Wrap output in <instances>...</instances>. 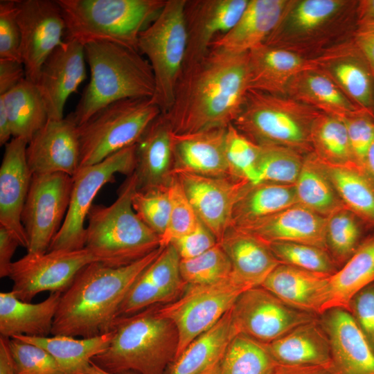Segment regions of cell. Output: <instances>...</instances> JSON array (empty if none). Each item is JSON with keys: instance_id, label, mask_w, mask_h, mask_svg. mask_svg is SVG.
<instances>
[{"instance_id": "cell-1", "label": "cell", "mask_w": 374, "mask_h": 374, "mask_svg": "<svg viewBox=\"0 0 374 374\" xmlns=\"http://www.w3.org/2000/svg\"><path fill=\"white\" fill-rule=\"evenodd\" d=\"M249 89L247 53L211 47L184 69L173 103L161 114L175 134L226 127L238 117Z\"/></svg>"}, {"instance_id": "cell-2", "label": "cell", "mask_w": 374, "mask_h": 374, "mask_svg": "<svg viewBox=\"0 0 374 374\" xmlns=\"http://www.w3.org/2000/svg\"><path fill=\"white\" fill-rule=\"evenodd\" d=\"M163 248L124 267L93 262L83 267L61 294L51 335L91 338L112 331L130 287Z\"/></svg>"}, {"instance_id": "cell-3", "label": "cell", "mask_w": 374, "mask_h": 374, "mask_svg": "<svg viewBox=\"0 0 374 374\" xmlns=\"http://www.w3.org/2000/svg\"><path fill=\"white\" fill-rule=\"evenodd\" d=\"M90 80L71 113L78 126L114 102L153 98L155 80L152 66L137 50L107 42L84 45Z\"/></svg>"}, {"instance_id": "cell-4", "label": "cell", "mask_w": 374, "mask_h": 374, "mask_svg": "<svg viewBox=\"0 0 374 374\" xmlns=\"http://www.w3.org/2000/svg\"><path fill=\"white\" fill-rule=\"evenodd\" d=\"M157 305L117 317L109 346L91 362L112 374H166L175 359L179 335L175 324L157 313Z\"/></svg>"}, {"instance_id": "cell-5", "label": "cell", "mask_w": 374, "mask_h": 374, "mask_svg": "<svg viewBox=\"0 0 374 374\" xmlns=\"http://www.w3.org/2000/svg\"><path fill=\"white\" fill-rule=\"evenodd\" d=\"M137 189L132 173L109 206L93 204L87 215L84 248L96 262L111 267L129 265L161 247V238L139 218L132 204Z\"/></svg>"}, {"instance_id": "cell-6", "label": "cell", "mask_w": 374, "mask_h": 374, "mask_svg": "<svg viewBox=\"0 0 374 374\" xmlns=\"http://www.w3.org/2000/svg\"><path fill=\"white\" fill-rule=\"evenodd\" d=\"M357 3L356 0H289L264 44L317 58L352 39Z\"/></svg>"}, {"instance_id": "cell-7", "label": "cell", "mask_w": 374, "mask_h": 374, "mask_svg": "<svg viewBox=\"0 0 374 374\" xmlns=\"http://www.w3.org/2000/svg\"><path fill=\"white\" fill-rule=\"evenodd\" d=\"M167 0H57L65 21L64 40L83 46L107 42L138 50L140 33Z\"/></svg>"}, {"instance_id": "cell-8", "label": "cell", "mask_w": 374, "mask_h": 374, "mask_svg": "<svg viewBox=\"0 0 374 374\" xmlns=\"http://www.w3.org/2000/svg\"><path fill=\"white\" fill-rule=\"evenodd\" d=\"M320 113L287 95L249 89L232 124L259 145L283 146L305 156L313 152L311 128Z\"/></svg>"}, {"instance_id": "cell-9", "label": "cell", "mask_w": 374, "mask_h": 374, "mask_svg": "<svg viewBox=\"0 0 374 374\" xmlns=\"http://www.w3.org/2000/svg\"><path fill=\"white\" fill-rule=\"evenodd\" d=\"M161 113L152 98L122 100L98 111L78 126L80 168L98 163L135 145Z\"/></svg>"}, {"instance_id": "cell-10", "label": "cell", "mask_w": 374, "mask_h": 374, "mask_svg": "<svg viewBox=\"0 0 374 374\" xmlns=\"http://www.w3.org/2000/svg\"><path fill=\"white\" fill-rule=\"evenodd\" d=\"M186 0H167L155 19L139 34L138 50L150 64L155 80L152 98L165 113L172 106L187 50Z\"/></svg>"}, {"instance_id": "cell-11", "label": "cell", "mask_w": 374, "mask_h": 374, "mask_svg": "<svg viewBox=\"0 0 374 374\" xmlns=\"http://www.w3.org/2000/svg\"><path fill=\"white\" fill-rule=\"evenodd\" d=\"M186 287L179 299L157 307V313L177 328L179 344L175 359L192 341L215 325L232 308L239 296L249 289L233 276L215 283L187 285Z\"/></svg>"}, {"instance_id": "cell-12", "label": "cell", "mask_w": 374, "mask_h": 374, "mask_svg": "<svg viewBox=\"0 0 374 374\" xmlns=\"http://www.w3.org/2000/svg\"><path fill=\"white\" fill-rule=\"evenodd\" d=\"M136 166V144L109 156L103 161L81 167L73 177L69 208L62 225L48 251L84 248V221L98 191L115 181V175H132Z\"/></svg>"}, {"instance_id": "cell-13", "label": "cell", "mask_w": 374, "mask_h": 374, "mask_svg": "<svg viewBox=\"0 0 374 374\" xmlns=\"http://www.w3.org/2000/svg\"><path fill=\"white\" fill-rule=\"evenodd\" d=\"M72 186L73 177L64 173L33 175L21 215L28 253L48 251L66 215Z\"/></svg>"}, {"instance_id": "cell-14", "label": "cell", "mask_w": 374, "mask_h": 374, "mask_svg": "<svg viewBox=\"0 0 374 374\" xmlns=\"http://www.w3.org/2000/svg\"><path fill=\"white\" fill-rule=\"evenodd\" d=\"M93 262L95 259L85 248L27 253L11 265L8 276L13 283L11 291L26 302L45 291L62 293L78 273Z\"/></svg>"}, {"instance_id": "cell-15", "label": "cell", "mask_w": 374, "mask_h": 374, "mask_svg": "<svg viewBox=\"0 0 374 374\" xmlns=\"http://www.w3.org/2000/svg\"><path fill=\"white\" fill-rule=\"evenodd\" d=\"M231 316L237 334L265 344L317 319V315L287 305L261 286L242 292L232 307Z\"/></svg>"}, {"instance_id": "cell-16", "label": "cell", "mask_w": 374, "mask_h": 374, "mask_svg": "<svg viewBox=\"0 0 374 374\" xmlns=\"http://www.w3.org/2000/svg\"><path fill=\"white\" fill-rule=\"evenodd\" d=\"M21 58L26 79L36 83L48 57L64 39L65 21L57 0H17Z\"/></svg>"}, {"instance_id": "cell-17", "label": "cell", "mask_w": 374, "mask_h": 374, "mask_svg": "<svg viewBox=\"0 0 374 374\" xmlns=\"http://www.w3.org/2000/svg\"><path fill=\"white\" fill-rule=\"evenodd\" d=\"M26 159L33 175L74 176L80 168V145L71 113L60 120L48 119L28 142Z\"/></svg>"}, {"instance_id": "cell-18", "label": "cell", "mask_w": 374, "mask_h": 374, "mask_svg": "<svg viewBox=\"0 0 374 374\" xmlns=\"http://www.w3.org/2000/svg\"><path fill=\"white\" fill-rule=\"evenodd\" d=\"M174 175L180 181L199 220L219 242L231 226L235 204L250 182L184 172Z\"/></svg>"}, {"instance_id": "cell-19", "label": "cell", "mask_w": 374, "mask_h": 374, "mask_svg": "<svg viewBox=\"0 0 374 374\" xmlns=\"http://www.w3.org/2000/svg\"><path fill=\"white\" fill-rule=\"evenodd\" d=\"M84 46L64 40L44 62L35 84L48 119L64 118L67 99L86 78Z\"/></svg>"}, {"instance_id": "cell-20", "label": "cell", "mask_w": 374, "mask_h": 374, "mask_svg": "<svg viewBox=\"0 0 374 374\" xmlns=\"http://www.w3.org/2000/svg\"><path fill=\"white\" fill-rule=\"evenodd\" d=\"M248 3L249 0H186L187 50L184 69L203 57L211 44L235 26Z\"/></svg>"}, {"instance_id": "cell-21", "label": "cell", "mask_w": 374, "mask_h": 374, "mask_svg": "<svg viewBox=\"0 0 374 374\" xmlns=\"http://www.w3.org/2000/svg\"><path fill=\"white\" fill-rule=\"evenodd\" d=\"M28 142L12 138L6 145L0 168V226L28 249V239L21 215L33 175L28 166Z\"/></svg>"}, {"instance_id": "cell-22", "label": "cell", "mask_w": 374, "mask_h": 374, "mask_svg": "<svg viewBox=\"0 0 374 374\" xmlns=\"http://www.w3.org/2000/svg\"><path fill=\"white\" fill-rule=\"evenodd\" d=\"M320 323L330 346L334 374H374V350L352 314L332 308Z\"/></svg>"}, {"instance_id": "cell-23", "label": "cell", "mask_w": 374, "mask_h": 374, "mask_svg": "<svg viewBox=\"0 0 374 374\" xmlns=\"http://www.w3.org/2000/svg\"><path fill=\"white\" fill-rule=\"evenodd\" d=\"M326 222L327 217L297 204L273 215L232 227L251 235L265 244L301 243L328 251Z\"/></svg>"}, {"instance_id": "cell-24", "label": "cell", "mask_w": 374, "mask_h": 374, "mask_svg": "<svg viewBox=\"0 0 374 374\" xmlns=\"http://www.w3.org/2000/svg\"><path fill=\"white\" fill-rule=\"evenodd\" d=\"M313 60L357 107L374 111V75L352 39Z\"/></svg>"}, {"instance_id": "cell-25", "label": "cell", "mask_w": 374, "mask_h": 374, "mask_svg": "<svg viewBox=\"0 0 374 374\" xmlns=\"http://www.w3.org/2000/svg\"><path fill=\"white\" fill-rule=\"evenodd\" d=\"M227 127L191 134H174L172 175L184 172L232 178L226 156Z\"/></svg>"}, {"instance_id": "cell-26", "label": "cell", "mask_w": 374, "mask_h": 374, "mask_svg": "<svg viewBox=\"0 0 374 374\" xmlns=\"http://www.w3.org/2000/svg\"><path fill=\"white\" fill-rule=\"evenodd\" d=\"M173 134L161 114L136 143L137 190L168 186L173 176Z\"/></svg>"}, {"instance_id": "cell-27", "label": "cell", "mask_w": 374, "mask_h": 374, "mask_svg": "<svg viewBox=\"0 0 374 374\" xmlns=\"http://www.w3.org/2000/svg\"><path fill=\"white\" fill-rule=\"evenodd\" d=\"M330 276L280 264L261 287L295 309L321 316Z\"/></svg>"}, {"instance_id": "cell-28", "label": "cell", "mask_w": 374, "mask_h": 374, "mask_svg": "<svg viewBox=\"0 0 374 374\" xmlns=\"http://www.w3.org/2000/svg\"><path fill=\"white\" fill-rule=\"evenodd\" d=\"M247 55L249 89L271 94L286 95L294 76L315 68L313 59L264 43L250 50Z\"/></svg>"}, {"instance_id": "cell-29", "label": "cell", "mask_w": 374, "mask_h": 374, "mask_svg": "<svg viewBox=\"0 0 374 374\" xmlns=\"http://www.w3.org/2000/svg\"><path fill=\"white\" fill-rule=\"evenodd\" d=\"M289 0H249L235 26L211 47L229 53H248L265 42L280 20ZM210 47V48H211Z\"/></svg>"}, {"instance_id": "cell-30", "label": "cell", "mask_w": 374, "mask_h": 374, "mask_svg": "<svg viewBox=\"0 0 374 374\" xmlns=\"http://www.w3.org/2000/svg\"><path fill=\"white\" fill-rule=\"evenodd\" d=\"M267 346L280 365L319 366L333 371L330 341L317 319L297 326Z\"/></svg>"}, {"instance_id": "cell-31", "label": "cell", "mask_w": 374, "mask_h": 374, "mask_svg": "<svg viewBox=\"0 0 374 374\" xmlns=\"http://www.w3.org/2000/svg\"><path fill=\"white\" fill-rule=\"evenodd\" d=\"M218 243L230 260L233 277L249 288L261 286L281 264L266 244L235 227L231 226Z\"/></svg>"}, {"instance_id": "cell-32", "label": "cell", "mask_w": 374, "mask_h": 374, "mask_svg": "<svg viewBox=\"0 0 374 374\" xmlns=\"http://www.w3.org/2000/svg\"><path fill=\"white\" fill-rule=\"evenodd\" d=\"M61 292H51L43 301L31 303L19 299L10 291L0 293V334L12 338L17 335L48 337Z\"/></svg>"}, {"instance_id": "cell-33", "label": "cell", "mask_w": 374, "mask_h": 374, "mask_svg": "<svg viewBox=\"0 0 374 374\" xmlns=\"http://www.w3.org/2000/svg\"><path fill=\"white\" fill-rule=\"evenodd\" d=\"M374 282V238L358 246L344 263L330 276L323 313L332 308L350 312L354 297Z\"/></svg>"}, {"instance_id": "cell-34", "label": "cell", "mask_w": 374, "mask_h": 374, "mask_svg": "<svg viewBox=\"0 0 374 374\" xmlns=\"http://www.w3.org/2000/svg\"><path fill=\"white\" fill-rule=\"evenodd\" d=\"M231 310L192 341L170 364L166 374H200L220 363L231 339L237 335Z\"/></svg>"}, {"instance_id": "cell-35", "label": "cell", "mask_w": 374, "mask_h": 374, "mask_svg": "<svg viewBox=\"0 0 374 374\" xmlns=\"http://www.w3.org/2000/svg\"><path fill=\"white\" fill-rule=\"evenodd\" d=\"M315 158L345 208L374 224V181L366 170L356 165H332Z\"/></svg>"}, {"instance_id": "cell-36", "label": "cell", "mask_w": 374, "mask_h": 374, "mask_svg": "<svg viewBox=\"0 0 374 374\" xmlns=\"http://www.w3.org/2000/svg\"><path fill=\"white\" fill-rule=\"evenodd\" d=\"M113 335L112 330L91 338L76 339L64 335L44 337L17 335L12 338L46 350L66 374H87L92 359L108 348Z\"/></svg>"}, {"instance_id": "cell-37", "label": "cell", "mask_w": 374, "mask_h": 374, "mask_svg": "<svg viewBox=\"0 0 374 374\" xmlns=\"http://www.w3.org/2000/svg\"><path fill=\"white\" fill-rule=\"evenodd\" d=\"M286 95L321 112L340 117L359 108L332 79L315 68L294 76L287 87Z\"/></svg>"}, {"instance_id": "cell-38", "label": "cell", "mask_w": 374, "mask_h": 374, "mask_svg": "<svg viewBox=\"0 0 374 374\" xmlns=\"http://www.w3.org/2000/svg\"><path fill=\"white\" fill-rule=\"evenodd\" d=\"M298 204L294 184L249 183L236 202L231 226H238Z\"/></svg>"}, {"instance_id": "cell-39", "label": "cell", "mask_w": 374, "mask_h": 374, "mask_svg": "<svg viewBox=\"0 0 374 374\" xmlns=\"http://www.w3.org/2000/svg\"><path fill=\"white\" fill-rule=\"evenodd\" d=\"M6 109L12 138L27 142L48 119L46 108L36 84L24 79L0 96Z\"/></svg>"}, {"instance_id": "cell-40", "label": "cell", "mask_w": 374, "mask_h": 374, "mask_svg": "<svg viewBox=\"0 0 374 374\" xmlns=\"http://www.w3.org/2000/svg\"><path fill=\"white\" fill-rule=\"evenodd\" d=\"M294 188L298 204L319 215L328 217L346 208L319 167L313 152L305 156Z\"/></svg>"}, {"instance_id": "cell-41", "label": "cell", "mask_w": 374, "mask_h": 374, "mask_svg": "<svg viewBox=\"0 0 374 374\" xmlns=\"http://www.w3.org/2000/svg\"><path fill=\"white\" fill-rule=\"evenodd\" d=\"M310 141L313 153L322 161L337 166L356 165L341 117L321 112L312 123Z\"/></svg>"}, {"instance_id": "cell-42", "label": "cell", "mask_w": 374, "mask_h": 374, "mask_svg": "<svg viewBox=\"0 0 374 374\" xmlns=\"http://www.w3.org/2000/svg\"><path fill=\"white\" fill-rule=\"evenodd\" d=\"M278 365L267 344L243 334L233 337L220 363L222 374H274Z\"/></svg>"}, {"instance_id": "cell-43", "label": "cell", "mask_w": 374, "mask_h": 374, "mask_svg": "<svg viewBox=\"0 0 374 374\" xmlns=\"http://www.w3.org/2000/svg\"><path fill=\"white\" fill-rule=\"evenodd\" d=\"M260 146L255 184H294L301 170L305 156L283 146Z\"/></svg>"}, {"instance_id": "cell-44", "label": "cell", "mask_w": 374, "mask_h": 374, "mask_svg": "<svg viewBox=\"0 0 374 374\" xmlns=\"http://www.w3.org/2000/svg\"><path fill=\"white\" fill-rule=\"evenodd\" d=\"M180 273L187 285L215 283L232 276L230 260L219 243L204 253L188 260H181Z\"/></svg>"}, {"instance_id": "cell-45", "label": "cell", "mask_w": 374, "mask_h": 374, "mask_svg": "<svg viewBox=\"0 0 374 374\" xmlns=\"http://www.w3.org/2000/svg\"><path fill=\"white\" fill-rule=\"evenodd\" d=\"M266 244L281 264L330 275L338 270L336 262L326 249L294 242H271Z\"/></svg>"}, {"instance_id": "cell-46", "label": "cell", "mask_w": 374, "mask_h": 374, "mask_svg": "<svg viewBox=\"0 0 374 374\" xmlns=\"http://www.w3.org/2000/svg\"><path fill=\"white\" fill-rule=\"evenodd\" d=\"M360 230L357 217L348 210H339L327 217V249L336 263H345L357 247Z\"/></svg>"}, {"instance_id": "cell-47", "label": "cell", "mask_w": 374, "mask_h": 374, "mask_svg": "<svg viewBox=\"0 0 374 374\" xmlns=\"http://www.w3.org/2000/svg\"><path fill=\"white\" fill-rule=\"evenodd\" d=\"M225 148L231 177L255 184L261 146L240 132L231 123L226 128Z\"/></svg>"}, {"instance_id": "cell-48", "label": "cell", "mask_w": 374, "mask_h": 374, "mask_svg": "<svg viewBox=\"0 0 374 374\" xmlns=\"http://www.w3.org/2000/svg\"><path fill=\"white\" fill-rule=\"evenodd\" d=\"M132 204L139 218L161 238L169 220V185L136 189L132 195Z\"/></svg>"}, {"instance_id": "cell-49", "label": "cell", "mask_w": 374, "mask_h": 374, "mask_svg": "<svg viewBox=\"0 0 374 374\" xmlns=\"http://www.w3.org/2000/svg\"><path fill=\"white\" fill-rule=\"evenodd\" d=\"M180 262L176 249L170 244L144 271L153 285L163 294L166 303L175 300L186 287L181 276Z\"/></svg>"}, {"instance_id": "cell-50", "label": "cell", "mask_w": 374, "mask_h": 374, "mask_svg": "<svg viewBox=\"0 0 374 374\" xmlns=\"http://www.w3.org/2000/svg\"><path fill=\"white\" fill-rule=\"evenodd\" d=\"M170 215L167 229L161 237V247H165L174 240L193 231L199 218L188 200L182 185L173 175L169 184Z\"/></svg>"}, {"instance_id": "cell-51", "label": "cell", "mask_w": 374, "mask_h": 374, "mask_svg": "<svg viewBox=\"0 0 374 374\" xmlns=\"http://www.w3.org/2000/svg\"><path fill=\"white\" fill-rule=\"evenodd\" d=\"M17 374H66L55 358L37 346L10 338Z\"/></svg>"}, {"instance_id": "cell-52", "label": "cell", "mask_w": 374, "mask_h": 374, "mask_svg": "<svg viewBox=\"0 0 374 374\" xmlns=\"http://www.w3.org/2000/svg\"><path fill=\"white\" fill-rule=\"evenodd\" d=\"M341 118L347 129L354 162L366 170L367 152L374 138V111L357 108Z\"/></svg>"}, {"instance_id": "cell-53", "label": "cell", "mask_w": 374, "mask_h": 374, "mask_svg": "<svg viewBox=\"0 0 374 374\" xmlns=\"http://www.w3.org/2000/svg\"><path fill=\"white\" fill-rule=\"evenodd\" d=\"M0 59L21 62L17 0L0 1Z\"/></svg>"}, {"instance_id": "cell-54", "label": "cell", "mask_w": 374, "mask_h": 374, "mask_svg": "<svg viewBox=\"0 0 374 374\" xmlns=\"http://www.w3.org/2000/svg\"><path fill=\"white\" fill-rule=\"evenodd\" d=\"M217 243L213 233L199 220L193 231L174 240L171 244L181 260H188L204 253Z\"/></svg>"}, {"instance_id": "cell-55", "label": "cell", "mask_w": 374, "mask_h": 374, "mask_svg": "<svg viewBox=\"0 0 374 374\" xmlns=\"http://www.w3.org/2000/svg\"><path fill=\"white\" fill-rule=\"evenodd\" d=\"M350 313L374 350V285H369L354 297Z\"/></svg>"}, {"instance_id": "cell-56", "label": "cell", "mask_w": 374, "mask_h": 374, "mask_svg": "<svg viewBox=\"0 0 374 374\" xmlns=\"http://www.w3.org/2000/svg\"><path fill=\"white\" fill-rule=\"evenodd\" d=\"M352 39L374 75V21H357Z\"/></svg>"}, {"instance_id": "cell-57", "label": "cell", "mask_w": 374, "mask_h": 374, "mask_svg": "<svg viewBox=\"0 0 374 374\" xmlns=\"http://www.w3.org/2000/svg\"><path fill=\"white\" fill-rule=\"evenodd\" d=\"M26 78L21 62L0 59V96L4 95Z\"/></svg>"}, {"instance_id": "cell-58", "label": "cell", "mask_w": 374, "mask_h": 374, "mask_svg": "<svg viewBox=\"0 0 374 374\" xmlns=\"http://www.w3.org/2000/svg\"><path fill=\"white\" fill-rule=\"evenodd\" d=\"M19 245L14 235L3 226H0V277H8L12 258Z\"/></svg>"}, {"instance_id": "cell-59", "label": "cell", "mask_w": 374, "mask_h": 374, "mask_svg": "<svg viewBox=\"0 0 374 374\" xmlns=\"http://www.w3.org/2000/svg\"><path fill=\"white\" fill-rule=\"evenodd\" d=\"M9 341L10 338L0 337V374H17Z\"/></svg>"}, {"instance_id": "cell-60", "label": "cell", "mask_w": 374, "mask_h": 374, "mask_svg": "<svg viewBox=\"0 0 374 374\" xmlns=\"http://www.w3.org/2000/svg\"><path fill=\"white\" fill-rule=\"evenodd\" d=\"M274 374H334L332 371L319 366H288L279 364Z\"/></svg>"}, {"instance_id": "cell-61", "label": "cell", "mask_w": 374, "mask_h": 374, "mask_svg": "<svg viewBox=\"0 0 374 374\" xmlns=\"http://www.w3.org/2000/svg\"><path fill=\"white\" fill-rule=\"evenodd\" d=\"M356 13L357 21H374V0L357 1Z\"/></svg>"}, {"instance_id": "cell-62", "label": "cell", "mask_w": 374, "mask_h": 374, "mask_svg": "<svg viewBox=\"0 0 374 374\" xmlns=\"http://www.w3.org/2000/svg\"><path fill=\"white\" fill-rule=\"evenodd\" d=\"M365 169L374 181V138L367 152Z\"/></svg>"}, {"instance_id": "cell-63", "label": "cell", "mask_w": 374, "mask_h": 374, "mask_svg": "<svg viewBox=\"0 0 374 374\" xmlns=\"http://www.w3.org/2000/svg\"><path fill=\"white\" fill-rule=\"evenodd\" d=\"M87 374H112L109 373H107L103 369L100 368L98 366H97L93 363L91 362L90 366L88 368ZM119 374H133L131 373V371L129 372H125L121 373Z\"/></svg>"}, {"instance_id": "cell-64", "label": "cell", "mask_w": 374, "mask_h": 374, "mask_svg": "<svg viewBox=\"0 0 374 374\" xmlns=\"http://www.w3.org/2000/svg\"><path fill=\"white\" fill-rule=\"evenodd\" d=\"M220 363L215 364L208 370L202 372L200 374H222L220 370Z\"/></svg>"}]
</instances>
